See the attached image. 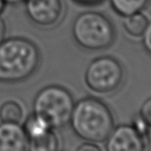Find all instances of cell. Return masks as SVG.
I'll return each mask as SVG.
<instances>
[{"label":"cell","mask_w":151,"mask_h":151,"mask_svg":"<svg viewBox=\"0 0 151 151\" xmlns=\"http://www.w3.org/2000/svg\"><path fill=\"white\" fill-rule=\"evenodd\" d=\"M142 45L145 47V50L151 55V21L148 22V25L146 27L145 31L142 35Z\"/></svg>","instance_id":"cell-16"},{"label":"cell","mask_w":151,"mask_h":151,"mask_svg":"<svg viewBox=\"0 0 151 151\" xmlns=\"http://www.w3.org/2000/svg\"><path fill=\"white\" fill-rule=\"evenodd\" d=\"M139 115L142 118V120L147 124L149 128L151 129V98L145 100V102L142 104Z\"/></svg>","instance_id":"cell-15"},{"label":"cell","mask_w":151,"mask_h":151,"mask_svg":"<svg viewBox=\"0 0 151 151\" xmlns=\"http://www.w3.org/2000/svg\"><path fill=\"white\" fill-rule=\"evenodd\" d=\"M28 137L18 124H0V151H27Z\"/></svg>","instance_id":"cell-8"},{"label":"cell","mask_w":151,"mask_h":151,"mask_svg":"<svg viewBox=\"0 0 151 151\" xmlns=\"http://www.w3.org/2000/svg\"><path fill=\"white\" fill-rule=\"evenodd\" d=\"M25 133L28 137V140L32 138H37L39 136L46 134L49 131L53 130L51 125L47 122L44 119L40 117L39 115L34 113L30 116L25 122L24 126H23Z\"/></svg>","instance_id":"cell-11"},{"label":"cell","mask_w":151,"mask_h":151,"mask_svg":"<svg viewBox=\"0 0 151 151\" xmlns=\"http://www.w3.org/2000/svg\"><path fill=\"white\" fill-rule=\"evenodd\" d=\"M69 124L78 138L91 142L106 141L115 128L112 111L96 98H84L75 103Z\"/></svg>","instance_id":"cell-1"},{"label":"cell","mask_w":151,"mask_h":151,"mask_svg":"<svg viewBox=\"0 0 151 151\" xmlns=\"http://www.w3.org/2000/svg\"><path fill=\"white\" fill-rule=\"evenodd\" d=\"M23 118L22 107L17 101H9L0 106V121L9 124H19Z\"/></svg>","instance_id":"cell-13"},{"label":"cell","mask_w":151,"mask_h":151,"mask_svg":"<svg viewBox=\"0 0 151 151\" xmlns=\"http://www.w3.org/2000/svg\"><path fill=\"white\" fill-rule=\"evenodd\" d=\"M40 54L32 41L12 37L0 43V82H18L30 78L39 65Z\"/></svg>","instance_id":"cell-2"},{"label":"cell","mask_w":151,"mask_h":151,"mask_svg":"<svg viewBox=\"0 0 151 151\" xmlns=\"http://www.w3.org/2000/svg\"><path fill=\"white\" fill-rule=\"evenodd\" d=\"M131 124H132V126L141 135H142V136L146 139H149V133H150L151 129L149 128L147 124L142 120V118L140 116V115H137V116L134 118V120L132 122H131Z\"/></svg>","instance_id":"cell-14"},{"label":"cell","mask_w":151,"mask_h":151,"mask_svg":"<svg viewBox=\"0 0 151 151\" xmlns=\"http://www.w3.org/2000/svg\"><path fill=\"white\" fill-rule=\"evenodd\" d=\"M75 2H77L78 4H81V5H96V4L101 3L102 0H74Z\"/></svg>","instance_id":"cell-18"},{"label":"cell","mask_w":151,"mask_h":151,"mask_svg":"<svg viewBox=\"0 0 151 151\" xmlns=\"http://www.w3.org/2000/svg\"><path fill=\"white\" fill-rule=\"evenodd\" d=\"M147 141L132 124H122L106 139V151H146Z\"/></svg>","instance_id":"cell-6"},{"label":"cell","mask_w":151,"mask_h":151,"mask_svg":"<svg viewBox=\"0 0 151 151\" xmlns=\"http://www.w3.org/2000/svg\"><path fill=\"white\" fill-rule=\"evenodd\" d=\"M149 19L142 12L124 17V31L133 37H140L144 34L148 25Z\"/></svg>","instance_id":"cell-9"},{"label":"cell","mask_w":151,"mask_h":151,"mask_svg":"<svg viewBox=\"0 0 151 151\" xmlns=\"http://www.w3.org/2000/svg\"><path fill=\"white\" fill-rule=\"evenodd\" d=\"M5 5H6V2L4 1V0H0V14L5 9Z\"/></svg>","instance_id":"cell-21"},{"label":"cell","mask_w":151,"mask_h":151,"mask_svg":"<svg viewBox=\"0 0 151 151\" xmlns=\"http://www.w3.org/2000/svg\"><path fill=\"white\" fill-rule=\"evenodd\" d=\"M76 151H101V149L98 145H96V142H87L79 145Z\"/></svg>","instance_id":"cell-17"},{"label":"cell","mask_w":151,"mask_h":151,"mask_svg":"<svg viewBox=\"0 0 151 151\" xmlns=\"http://www.w3.org/2000/svg\"><path fill=\"white\" fill-rule=\"evenodd\" d=\"M75 106L72 94L64 87L50 85L37 93L34 101V111L48 122L53 129L69 124Z\"/></svg>","instance_id":"cell-4"},{"label":"cell","mask_w":151,"mask_h":151,"mask_svg":"<svg viewBox=\"0 0 151 151\" xmlns=\"http://www.w3.org/2000/svg\"><path fill=\"white\" fill-rule=\"evenodd\" d=\"M84 79L88 88L94 92L111 94L120 89L124 83V70L116 58L104 55L90 62Z\"/></svg>","instance_id":"cell-5"},{"label":"cell","mask_w":151,"mask_h":151,"mask_svg":"<svg viewBox=\"0 0 151 151\" xmlns=\"http://www.w3.org/2000/svg\"><path fill=\"white\" fill-rule=\"evenodd\" d=\"M73 37L86 50L101 51L109 48L115 40V28L110 19L99 12H84L73 23Z\"/></svg>","instance_id":"cell-3"},{"label":"cell","mask_w":151,"mask_h":151,"mask_svg":"<svg viewBox=\"0 0 151 151\" xmlns=\"http://www.w3.org/2000/svg\"><path fill=\"white\" fill-rule=\"evenodd\" d=\"M58 139L53 130L37 138L28 140L29 151H58Z\"/></svg>","instance_id":"cell-10"},{"label":"cell","mask_w":151,"mask_h":151,"mask_svg":"<svg viewBox=\"0 0 151 151\" xmlns=\"http://www.w3.org/2000/svg\"><path fill=\"white\" fill-rule=\"evenodd\" d=\"M30 19L42 27H50L60 20L63 14L61 0H25Z\"/></svg>","instance_id":"cell-7"},{"label":"cell","mask_w":151,"mask_h":151,"mask_svg":"<svg viewBox=\"0 0 151 151\" xmlns=\"http://www.w3.org/2000/svg\"><path fill=\"white\" fill-rule=\"evenodd\" d=\"M113 10L122 17L142 12L147 5L148 0H109Z\"/></svg>","instance_id":"cell-12"},{"label":"cell","mask_w":151,"mask_h":151,"mask_svg":"<svg viewBox=\"0 0 151 151\" xmlns=\"http://www.w3.org/2000/svg\"><path fill=\"white\" fill-rule=\"evenodd\" d=\"M4 1L9 4H18L22 1H25V0H4Z\"/></svg>","instance_id":"cell-20"},{"label":"cell","mask_w":151,"mask_h":151,"mask_svg":"<svg viewBox=\"0 0 151 151\" xmlns=\"http://www.w3.org/2000/svg\"><path fill=\"white\" fill-rule=\"evenodd\" d=\"M5 34H6V25L3 19L0 17V43H1L4 38H5Z\"/></svg>","instance_id":"cell-19"}]
</instances>
